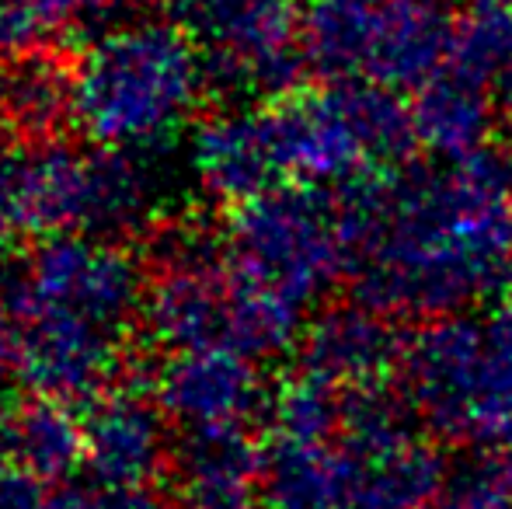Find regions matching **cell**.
Masks as SVG:
<instances>
[{"label":"cell","instance_id":"6da1fadb","mask_svg":"<svg viewBox=\"0 0 512 509\" xmlns=\"http://www.w3.org/2000/svg\"><path fill=\"white\" fill-rule=\"evenodd\" d=\"M349 279L356 300L415 325L512 297L509 150L394 168L384 220Z\"/></svg>","mask_w":512,"mask_h":509},{"label":"cell","instance_id":"7a4b0ae2","mask_svg":"<svg viewBox=\"0 0 512 509\" xmlns=\"http://www.w3.org/2000/svg\"><path fill=\"white\" fill-rule=\"evenodd\" d=\"M74 74L77 129L95 147H154L209 98L203 42L189 25L161 18L105 28L74 63Z\"/></svg>","mask_w":512,"mask_h":509},{"label":"cell","instance_id":"3957f363","mask_svg":"<svg viewBox=\"0 0 512 509\" xmlns=\"http://www.w3.org/2000/svg\"><path fill=\"white\" fill-rule=\"evenodd\" d=\"M453 0H310L304 53L321 81L425 84L450 53Z\"/></svg>","mask_w":512,"mask_h":509},{"label":"cell","instance_id":"277c9868","mask_svg":"<svg viewBox=\"0 0 512 509\" xmlns=\"http://www.w3.org/2000/svg\"><path fill=\"white\" fill-rule=\"evenodd\" d=\"M237 279L307 311L352 272L331 185H279L230 210L223 231Z\"/></svg>","mask_w":512,"mask_h":509},{"label":"cell","instance_id":"5b68a950","mask_svg":"<svg viewBox=\"0 0 512 509\" xmlns=\"http://www.w3.org/2000/svg\"><path fill=\"white\" fill-rule=\"evenodd\" d=\"M150 196L147 175L126 150H81L63 136L18 150L14 206L21 231L119 238L147 220Z\"/></svg>","mask_w":512,"mask_h":509},{"label":"cell","instance_id":"8992f818","mask_svg":"<svg viewBox=\"0 0 512 509\" xmlns=\"http://www.w3.org/2000/svg\"><path fill=\"white\" fill-rule=\"evenodd\" d=\"M185 25L203 42L206 95L220 102L293 95L310 70L293 0H185Z\"/></svg>","mask_w":512,"mask_h":509},{"label":"cell","instance_id":"52a82bcc","mask_svg":"<svg viewBox=\"0 0 512 509\" xmlns=\"http://www.w3.org/2000/svg\"><path fill=\"white\" fill-rule=\"evenodd\" d=\"M230 258L223 234L171 227L157 238L140 318L168 353L223 346L230 311Z\"/></svg>","mask_w":512,"mask_h":509},{"label":"cell","instance_id":"ba28073f","mask_svg":"<svg viewBox=\"0 0 512 509\" xmlns=\"http://www.w3.org/2000/svg\"><path fill=\"white\" fill-rule=\"evenodd\" d=\"M21 300L81 314L115 332H129L143 307L147 276L115 238L102 234H46L25 258V269L7 279Z\"/></svg>","mask_w":512,"mask_h":509},{"label":"cell","instance_id":"9c48e42d","mask_svg":"<svg viewBox=\"0 0 512 509\" xmlns=\"http://www.w3.org/2000/svg\"><path fill=\"white\" fill-rule=\"evenodd\" d=\"M485 321L474 314L418 321L405 335L398 377L429 433L453 443H478Z\"/></svg>","mask_w":512,"mask_h":509},{"label":"cell","instance_id":"30bf717a","mask_svg":"<svg viewBox=\"0 0 512 509\" xmlns=\"http://www.w3.org/2000/svg\"><path fill=\"white\" fill-rule=\"evenodd\" d=\"M265 133L283 185H338L380 171L338 84L262 102Z\"/></svg>","mask_w":512,"mask_h":509},{"label":"cell","instance_id":"8fae6325","mask_svg":"<svg viewBox=\"0 0 512 509\" xmlns=\"http://www.w3.org/2000/svg\"><path fill=\"white\" fill-rule=\"evenodd\" d=\"M154 398L185 433L248 426L262 405H269L258 360L230 346L175 349L157 370Z\"/></svg>","mask_w":512,"mask_h":509},{"label":"cell","instance_id":"7c38bea8","mask_svg":"<svg viewBox=\"0 0 512 509\" xmlns=\"http://www.w3.org/2000/svg\"><path fill=\"white\" fill-rule=\"evenodd\" d=\"M157 401L133 391H105L84 419V468L98 485L119 492H154L168 464V440Z\"/></svg>","mask_w":512,"mask_h":509},{"label":"cell","instance_id":"4fadbf2b","mask_svg":"<svg viewBox=\"0 0 512 509\" xmlns=\"http://www.w3.org/2000/svg\"><path fill=\"white\" fill-rule=\"evenodd\" d=\"M394 321L398 318L363 300L328 307L300 335V370H310L335 387L387 381L398 374L405 349V335Z\"/></svg>","mask_w":512,"mask_h":509},{"label":"cell","instance_id":"5bb4252c","mask_svg":"<svg viewBox=\"0 0 512 509\" xmlns=\"http://www.w3.org/2000/svg\"><path fill=\"white\" fill-rule=\"evenodd\" d=\"M356 509H425L446 485V457L422 429L349 440L335 436Z\"/></svg>","mask_w":512,"mask_h":509},{"label":"cell","instance_id":"9a60e30c","mask_svg":"<svg viewBox=\"0 0 512 509\" xmlns=\"http://www.w3.org/2000/svg\"><path fill=\"white\" fill-rule=\"evenodd\" d=\"M192 168L199 185L230 210L279 189L283 178L265 133L262 105H227L223 112L203 119L192 136Z\"/></svg>","mask_w":512,"mask_h":509},{"label":"cell","instance_id":"2e32d148","mask_svg":"<svg viewBox=\"0 0 512 509\" xmlns=\"http://www.w3.org/2000/svg\"><path fill=\"white\" fill-rule=\"evenodd\" d=\"M77 126V74L74 63L46 46L4 56L0 67V133L35 147L60 140Z\"/></svg>","mask_w":512,"mask_h":509},{"label":"cell","instance_id":"e0dca14e","mask_svg":"<svg viewBox=\"0 0 512 509\" xmlns=\"http://www.w3.org/2000/svg\"><path fill=\"white\" fill-rule=\"evenodd\" d=\"M0 461L25 468L42 482H67L84 468V419L74 405L0 387Z\"/></svg>","mask_w":512,"mask_h":509},{"label":"cell","instance_id":"ac0fdd59","mask_svg":"<svg viewBox=\"0 0 512 509\" xmlns=\"http://www.w3.org/2000/svg\"><path fill=\"white\" fill-rule=\"evenodd\" d=\"M492 88L439 67L425 84L415 88L411 98V119H415L418 147L432 157H467L492 143L495 112Z\"/></svg>","mask_w":512,"mask_h":509},{"label":"cell","instance_id":"d6986e66","mask_svg":"<svg viewBox=\"0 0 512 509\" xmlns=\"http://www.w3.org/2000/svg\"><path fill=\"white\" fill-rule=\"evenodd\" d=\"M265 509H356L349 468L335 440H279L262 457Z\"/></svg>","mask_w":512,"mask_h":509},{"label":"cell","instance_id":"ffe728a7","mask_svg":"<svg viewBox=\"0 0 512 509\" xmlns=\"http://www.w3.org/2000/svg\"><path fill=\"white\" fill-rule=\"evenodd\" d=\"M443 67L499 88L512 67V0H471L460 7Z\"/></svg>","mask_w":512,"mask_h":509},{"label":"cell","instance_id":"44dd1931","mask_svg":"<svg viewBox=\"0 0 512 509\" xmlns=\"http://www.w3.org/2000/svg\"><path fill=\"white\" fill-rule=\"evenodd\" d=\"M269 426L279 440H335L342 422V387L300 370L269 394Z\"/></svg>","mask_w":512,"mask_h":509},{"label":"cell","instance_id":"7402d4cb","mask_svg":"<svg viewBox=\"0 0 512 509\" xmlns=\"http://www.w3.org/2000/svg\"><path fill=\"white\" fill-rule=\"evenodd\" d=\"M154 492H119L105 485L91 489H49L11 461H0V509H157Z\"/></svg>","mask_w":512,"mask_h":509},{"label":"cell","instance_id":"603a6c76","mask_svg":"<svg viewBox=\"0 0 512 509\" xmlns=\"http://www.w3.org/2000/svg\"><path fill=\"white\" fill-rule=\"evenodd\" d=\"M425 509H512V489L502 485L492 471H478L471 478L443 485Z\"/></svg>","mask_w":512,"mask_h":509},{"label":"cell","instance_id":"cb8c5ba5","mask_svg":"<svg viewBox=\"0 0 512 509\" xmlns=\"http://www.w3.org/2000/svg\"><path fill=\"white\" fill-rule=\"evenodd\" d=\"M46 42V28L25 0H0V56H14Z\"/></svg>","mask_w":512,"mask_h":509},{"label":"cell","instance_id":"d4e9b609","mask_svg":"<svg viewBox=\"0 0 512 509\" xmlns=\"http://www.w3.org/2000/svg\"><path fill=\"white\" fill-rule=\"evenodd\" d=\"M25 4L32 7V14L42 21L46 35H56V32L91 25L95 18H102L112 0H25Z\"/></svg>","mask_w":512,"mask_h":509},{"label":"cell","instance_id":"484cf974","mask_svg":"<svg viewBox=\"0 0 512 509\" xmlns=\"http://www.w3.org/2000/svg\"><path fill=\"white\" fill-rule=\"evenodd\" d=\"M14 164H18V150H7V143L0 140V255L11 234L21 231L18 206H14Z\"/></svg>","mask_w":512,"mask_h":509},{"label":"cell","instance_id":"4316f807","mask_svg":"<svg viewBox=\"0 0 512 509\" xmlns=\"http://www.w3.org/2000/svg\"><path fill=\"white\" fill-rule=\"evenodd\" d=\"M18 346H21V321L14 311V300L7 283H0V374L14 370L18 363Z\"/></svg>","mask_w":512,"mask_h":509},{"label":"cell","instance_id":"83f0119b","mask_svg":"<svg viewBox=\"0 0 512 509\" xmlns=\"http://www.w3.org/2000/svg\"><path fill=\"white\" fill-rule=\"evenodd\" d=\"M485 471H492L502 485L512 489V426L488 443V468Z\"/></svg>","mask_w":512,"mask_h":509},{"label":"cell","instance_id":"f1b7e54d","mask_svg":"<svg viewBox=\"0 0 512 509\" xmlns=\"http://www.w3.org/2000/svg\"><path fill=\"white\" fill-rule=\"evenodd\" d=\"M499 112H502V119L512 126V67H509V74L499 81Z\"/></svg>","mask_w":512,"mask_h":509},{"label":"cell","instance_id":"f546056e","mask_svg":"<svg viewBox=\"0 0 512 509\" xmlns=\"http://www.w3.org/2000/svg\"><path fill=\"white\" fill-rule=\"evenodd\" d=\"M129 4H136V7H161V4H168V0H129Z\"/></svg>","mask_w":512,"mask_h":509}]
</instances>
